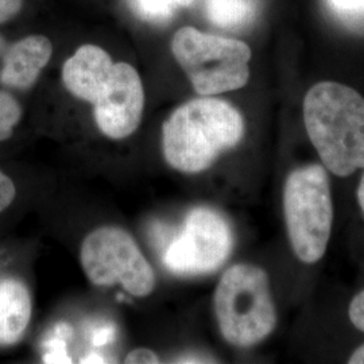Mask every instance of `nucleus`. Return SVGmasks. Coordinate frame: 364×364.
I'll return each mask as SVG.
<instances>
[{"mask_svg":"<svg viewBox=\"0 0 364 364\" xmlns=\"http://www.w3.org/2000/svg\"><path fill=\"white\" fill-rule=\"evenodd\" d=\"M92 105L102 135L111 141L127 139L144 117V88L138 70L127 63H115Z\"/></svg>","mask_w":364,"mask_h":364,"instance_id":"obj_8","label":"nucleus"},{"mask_svg":"<svg viewBox=\"0 0 364 364\" xmlns=\"http://www.w3.org/2000/svg\"><path fill=\"white\" fill-rule=\"evenodd\" d=\"M114 61L103 48L87 43L80 46L63 66V82L73 97L93 105L109 77Z\"/></svg>","mask_w":364,"mask_h":364,"instance_id":"obj_10","label":"nucleus"},{"mask_svg":"<svg viewBox=\"0 0 364 364\" xmlns=\"http://www.w3.org/2000/svg\"><path fill=\"white\" fill-rule=\"evenodd\" d=\"M7 43H9V39L6 38V37H4V36L0 33V54H1L3 50L6 49Z\"/></svg>","mask_w":364,"mask_h":364,"instance_id":"obj_22","label":"nucleus"},{"mask_svg":"<svg viewBox=\"0 0 364 364\" xmlns=\"http://www.w3.org/2000/svg\"><path fill=\"white\" fill-rule=\"evenodd\" d=\"M204 13L215 26L240 28L257 18L258 0H204Z\"/></svg>","mask_w":364,"mask_h":364,"instance_id":"obj_12","label":"nucleus"},{"mask_svg":"<svg viewBox=\"0 0 364 364\" xmlns=\"http://www.w3.org/2000/svg\"><path fill=\"white\" fill-rule=\"evenodd\" d=\"M213 308L221 336L237 348L259 344L277 326L269 277L254 264H234L221 275Z\"/></svg>","mask_w":364,"mask_h":364,"instance_id":"obj_3","label":"nucleus"},{"mask_svg":"<svg viewBox=\"0 0 364 364\" xmlns=\"http://www.w3.org/2000/svg\"><path fill=\"white\" fill-rule=\"evenodd\" d=\"M80 263L92 285L120 287L144 299L156 287V273L132 235L117 225L97 227L80 247Z\"/></svg>","mask_w":364,"mask_h":364,"instance_id":"obj_6","label":"nucleus"},{"mask_svg":"<svg viewBox=\"0 0 364 364\" xmlns=\"http://www.w3.org/2000/svg\"><path fill=\"white\" fill-rule=\"evenodd\" d=\"M290 245L299 260L316 263L326 254L333 207L326 169L309 165L290 173L284 191Z\"/></svg>","mask_w":364,"mask_h":364,"instance_id":"obj_5","label":"nucleus"},{"mask_svg":"<svg viewBox=\"0 0 364 364\" xmlns=\"http://www.w3.org/2000/svg\"><path fill=\"white\" fill-rule=\"evenodd\" d=\"M350 318L353 326H356L364 333V290L352 299L350 305ZM348 363L364 364V344L352 353Z\"/></svg>","mask_w":364,"mask_h":364,"instance_id":"obj_15","label":"nucleus"},{"mask_svg":"<svg viewBox=\"0 0 364 364\" xmlns=\"http://www.w3.org/2000/svg\"><path fill=\"white\" fill-rule=\"evenodd\" d=\"M127 364H156L159 363V356L156 352L150 348H136L129 352V355L126 356Z\"/></svg>","mask_w":364,"mask_h":364,"instance_id":"obj_18","label":"nucleus"},{"mask_svg":"<svg viewBox=\"0 0 364 364\" xmlns=\"http://www.w3.org/2000/svg\"><path fill=\"white\" fill-rule=\"evenodd\" d=\"M193 1H195V0H177V3H178V6H180V7L191 6Z\"/></svg>","mask_w":364,"mask_h":364,"instance_id":"obj_23","label":"nucleus"},{"mask_svg":"<svg viewBox=\"0 0 364 364\" xmlns=\"http://www.w3.org/2000/svg\"><path fill=\"white\" fill-rule=\"evenodd\" d=\"M329 3L338 13H364V0H329Z\"/></svg>","mask_w":364,"mask_h":364,"instance_id":"obj_19","label":"nucleus"},{"mask_svg":"<svg viewBox=\"0 0 364 364\" xmlns=\"http://www.w3.org/2000/svg\"><path fill=\"white\" fill-rule=\"evenodd\" d=\"M52 55V41L46 36L27 34L9 41L0 54V88L14 93L30 91Z\"/></svg>","mask_w":364,"mask_h":364,"instance_id":"obj_9","label":"nucleus"},{"mask_svg":"<svg viewBox=\"0 0 364 364\" xmlns=\"http://www.w3.org/2000/svg\"><path fill=\"white\" fill-rule=\"evenodd\" d=\"M234 248V232L220 212L208 207L192 209L164 254V263L177 275L216 272Z\"/></svg>","mask_w":364,"mask_h":364,"instance_id":"obj_7","label":"nucleus"},{"mask_svg":"<svg viewBox=\"0 0 364 364\" xmlns=\"http://www.w3.org/2000/svg\"><path fill=\"white\" fill-rule=\"evenodd\" d=\"M23 115V105L15 93L0 88V144L13 139Z\"/></svg>","mask_w":364,"mask_h":364,"instance_id":"obj_13","label":"nucleus"},{"mask_svg":"<svg viewBox=\"0 0 364 364\" xmlns=\"http://www.w3.org/2000/svg\"><path fill=\"white\" fill-rule=\"evenodd\" d=\"M308 136L323 164L347 177L364 168V97L344 84L323 81L304 99Z\"/></svg>","mask_w":364,"mask_h":364,"instance_id":"obj_2","label":"nucleus"},{"mask_svg":"<svg viewBox=\"0 0 364 364\" xmlns=\"http://www.w3.org/2000/svg\"><path fill=\"white\" fill-rule=\"evenodd\" d=\"M170 49L200 96L236 91L250 80L251 49L239 39L225 38L185 26L176 31Z\"/></svg>","mask_w":364,"mask_h":364,"instance_id":"obj_4","label":"nucleus"},{"mask_svg":"<svg viewBox=\"0 0 364 364\" xmlns=\"http://www.w3.org/2000/svg\"><path fill=\"white\" fill-rule=\"evenodd\" d=\"M358 200H359V205L362 208V212L364 215V174L359 183V189H358Z\"/></svg>","mask_w":364,"mask_h":364,"instance_id":"obj_21","label":"nucleus"},{"mask_svg":"<svg viewBox=\"0 0 364 364\" xmlns=\"http://www.w3.org/2000/svg\"><path fill=\"white\" fill-rule=\"evenodd\" d=\"M18 197V186L13 177L0 169V216L13 207Z\"/></svg>","mask_w":364,"mask_h":364,"instance_id":"obj_16","label":"nucleus"},{"mask_svg":"<svg viewBox=\"0 0 364 364\" xmlns=\"http://www.w3.org/2000/svg\"><path fill=\"white\" fill-rule=\"evenodd\" d=\"M26 0H0V26L13 22L23 11Z\"/></svg>","mask_w":364,"mask_h":364,"instance_id":"obj_17","label":"nucleus"},{"mask_svg":"<svg viewBox=\"0 0 364 364\" xmlns=\"http://www.w3.org/2000/svg\"><path fill=\"white\" fill-rule=\"evenodd\" d=\"M245 119L234 105L210 96L177 107L162 126V153L171 169L197 174L245 136Z\"/></svg>","mask_w":364,"mask_h":364,"instance_id":"obj_1","label":"nucleus"},{"mask_svg":"<svg viewBox=\"0 0 364 364\" xmlns=\"http://www.w3.org/2000/svg\"><path fill=\"white\" fill-rule=\"evenodd\" d=\"M33 316L26 284L15 277L0 279V346H14L25 336Z\"/></svg>","mask_w":364,"mask_h":364,"instance_id":"obj_11","label":"nucleus"},{"mask_svg":"<svg viewBox=\"0 0 364 364\" xmlns=\"http://www.w3.org/2000/svg\"><path fill=\"white\" fill-rule=\"evenodd\" d=\"M80 363H107L105 356L97 353H90L80 359Z\"/></svg>","mask_w":364,"mask_h":364,"instance_id":"obj_20","label":"nucleus"},{"mask_svg":"<svg viewBox=\"0 0 364 364\" xmlns=\"http://www.w3.org/2000/svg\"><path fill=\"white\" fill-rule=\"evenodd\" d=\"M132 11L150 23H165L174 15L177 0H129Z\"/></svg>","mask_w":364,"mask_h":364,"instance_id":"obj_14","label":"nucleus"}]
</instances>
